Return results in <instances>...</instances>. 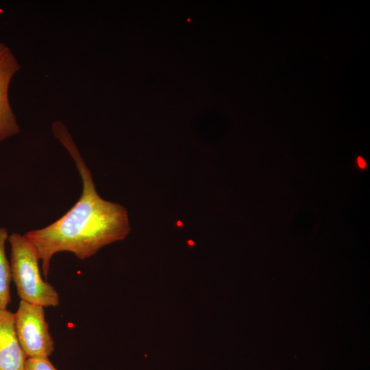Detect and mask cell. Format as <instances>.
<instances>
[{"label":"cell","mask_w":370,"mask_h":370,"mask_svg":"<svg viewBox=\"0 0 370 370\" xmlns=\"http://www.w3.org/2000/svg\"><path fill=\"white\" fill-rule=\"evenodd\" d=\"M358 163L360 168L363 169L366 166L365 162L361 157L358 158Z\"/></svg>","instance_id":"8"},{"label":"cell","mask_w":370,"mask_h":370,"mask_svg":"<svg viewBox=\"0 0 370 370\" xmlns=\"http://www.w3.org/2000/svg\"><path fill=\"white\" fill-rule=\"evenodd\" d=\"M24 370H58L48 358H27Z\"/></svg>","instance_id":"7"},{"label":"cell","mask_w":370,"mask_h":370,"mask_svg":"<svg viewBox=\"0 0 370 370\" xmlns=\"http://www.w3.org/2000/svg\"><path fill=\"white\" fill-rule=\"evenodd\" d=\"M11 246L10 268L21 300L43 307L57 306L59 295L54 287L42 280L36 250L29 240L18 233L8 237Z\"/></svg>","instance_id":"2"},{"label":"cell","mask_w":370,"mask_h":370,"mask_svg":"<svg viewBox=\"0 0 370 370\" xmlns=\"http://www.w3.org/2000/svg\"><path fill=\"white\" fill-rule=\"evenodd\" d=\"M52 131L74 160L83 188L80 198L62 217L45 227L24 234L38 253L45 278L56 253L69 251L84 260L103 246L123 240L130 232L126 209L97 193L92 173L65 126L56 121Z\"/></svg>","instance_id":"1"},{"label":"cell","mask_w":370,"mask_h":370,"mask_svg":"<svg viewBox=\"0 0 370 370\" xmlns=\"http://www.w3.org/2000/svg\"><path fill=\"white\" fill-rule=\"evenodd\" d=\"M14 314L16 336L26 357L48 358L53 352L54 341L44 307L21 300Z\"/></svg>","instance_id":"3"},{"label":"cell","mask_w":370,"mask_h":370,"mask_svg":"<svg viewBox=\"0 0 370 370\" xmlns=\"http://www.w3.org/2000/svg\"><path fill=\"white\" fill-rule=\"evenodd\" d=\"M19 69L20 65L11 50L0 42V142L20 131L8 98L10 83Z\"/></svg>","instance_id":"4"},{"label":"cell","mask_w":370,"mask_h":370,"mask_svg":"<svg viewBox=\"0 0 370 370\" xmlns=\"http://www.w3.org/2000/svg\"><path fill=\"white\" fill-rule=\"evenodd\" d=\"M26 359L16 336L14 313L0 309V370H24Z\"/></svg>","instance_id":"5"},{"label":"cell","mask_w":370,"mask_h":370,"mask_svg":"<svg viewBox=\"0 0 370 370\" xmlns=\"http://www.w3.org/2000/svg\"><path fill=\"white\" fill-rule=\"evenodd\" d=\"M8 232L0 227V309H6L11 301L10 284L12 280L10 264L7 259L5 245L8 240Z\"/></svg>","instance_id":"6"}]
</instances>
